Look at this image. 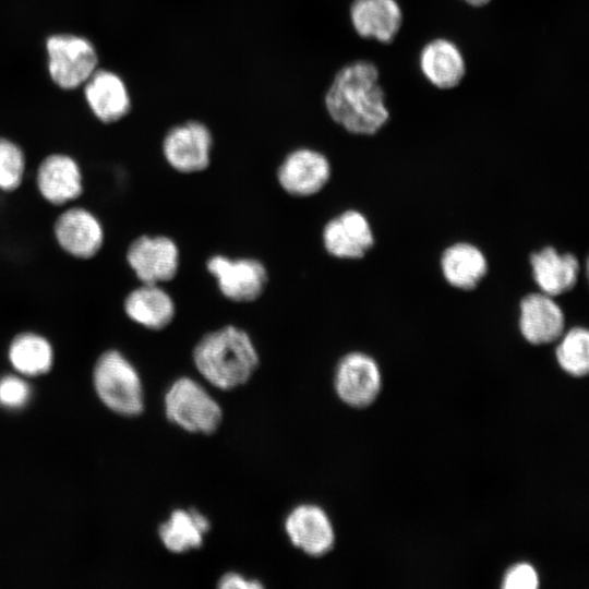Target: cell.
<instances>
[{"instance_id": "obj_1", "label": "cell", "mask_w": 589, "mask_h": 589, "mask_svg": "<svg viewBox=\"0 0 589 589\" xmlns=\"http://www.w3.org/2000/svg\"><path fill=\"white\" fill-rule=\"evenodd\" d=\"M329 119L353 135H374L390 118L378 67L366 59L345 63L323 97Z\"/></svg>"}, {"instance_id": "obj_2", "label": "cell", "mask_w": 589, "mask_h": 589, "mask_svg": "<svg viewBox=\"0 0 589 589\" xmlns=\"http://www.w3.org/2000/svg\"><path fill=\"white\" fill-rule=\"evenodd\" d=\"M193 364L212 386L231 390L247 384L260 363L250 334L229 324L202 336L192 350Z\"/></svg>"}, {"instance_id": "obj_3", "label": "cell", "mask_w": 589, "mask_h": 589, "mask_svg": "<svg viewBox=\"0 0 589 589\" xmlns=\"http://www.w3.org/2000/svg\"><path fill=\"white\" fill-rule=\"evenodd\" d=\"M93 375L96 392L107 407L124 416L142 412L141 377L123 352L115 348L105 349L95 361Z\"/></svg>"}, {"instance_id": "obj_4", "label": "cell", "mask_w": 589, "mask_h": 589, "mask_svg": "<svg viewBox=\"0 0 589 589\" xmlns=\"http://www.w3.org/2000/svg\"><path fill=\"white\" fill-rule=\"evenodd\" d=\"M168 420L185 432L212 434L221 424L223 410L217 400L190 376L175 380L165 394Z\"/></svg>"}, {"instance_id": "obj_5", "label": "cell", "mask_w": 589, "mask_h": 589, "mask_svg": "<svg viewBox=\"0 0 589 589\" xmlns=\"http://www.w3.org/2000/svg\"><path fill=\"white\" fill-rule=\"evenodd\" d=\"M180 260L178 243L163 232L140 233L125 250V262L140 284L166 286L177 277Z\"/></svg>"}, {"instance_id": "obj_6", "label": "cell", "mask_w": 589, "mask_h": 589, "mask_svg": "<svg viewBox=\"0 0 589 589\" xmlns=\"http://www.w3.org/2000/svg\"><path fill=\"white\" fill-rule=\"evenodd\" d=\"M214 135L209 127L196 119L170 127L161 140L165 164L173 171L193 175L206 170L212 163Z\"/></svg>"}, {"instance_id": "obj_7", "label": "cell", "mask_w": 589, "mask_h": 589, "mask_svg": "<svg viewBox=\"0 0 589 589\" xmlns=\"http://www.w3.org/2000/svg\"><path fill=\"white\" fill-rule=\"evenodd\" d=\"M205 267L220 294L237 303L257 300L268 283L266 266L255 257L214 254L206 260Z\"/></svg>"}, {"instance_id": "obj_8", "label": "cell", "mask_w": 589, "mask_h": 589, "mask_svg": "<svg viewBox=\"0 0 589 589\" xmlns=\"http://www.w3.org/2000/svg\"><path fill=\"white\" fill-rule=\"evenodd\" d=\"M48 69L52 81L64 89L85 83L95 72L97 53L81 36L58 34L47 39Z\"/></svg>"}, {"instance_id": "obj_9", "label": "cell", "mask_w": 589, "mask_h": 589, "mask_svg": "<svg viewBox=\"0 0 589 589\" xmlns=\"http://www.w3.org/2000/svg\"><path fill=\"white\" fill-rule=\"evenodd\" d=\"M330 177L332 165L328 157L310 146H299L288 152L276 170L278 185L293 197L318 194Z\"/></svg>"}, {"instance_id": "obj_10", "label": "cell", "mask_w": 589, "mask_h": 589, "mask_svg": "<svg viewBox=\"0 0 589 589\" xmlns=\"http://www.w3.org/2000/svg\"><path fill=\"white\" fill-rule=\"evenodd\" d=\"M52 229L60 249L75 259H91L104 242V229L98 217L75 203L61 209Z\"/></svg>"}, {"instance_id": "obj_11", "label": "cell", "mask_w": 589, "mask_h": 589, "mask_svg": "<svg viewBox=\"0 0 589 589\" xmlns=\"http://www.w3.org/2000/svg\"><path fill=\"white\" fill-rule=\"evenodd\" d=\"M381 372L376 361L363 352H349L337 363L334 386L337 396L348 406L371 405L381 390Z\"/></svg>"}, {"instance_id": "obj_12", "label": "cell", "mask_w": 589, "mask_h": 589, "mask_svg": "<svg viewBox=\"0 0 589 589\" xmlns=\"http://www.w3.org/2000/svg\"><path fill=\"white\" fill-rule=\"evenodd\" d=\"M35 183L45 201L64 207L75 202L83 192L81 166L70 154L49 153L38 163Z\"/></svg>"}, {"instance_id": "obj_13", "label": "cell", "mask_w": 589, "mask_h": 589, "mask_svg": "<svg viewBox=\"0 0 589 589\" xmlns=\"http://www.w3.org/2000/svg\"><path fill=\"white\" fill-rule=\"evenodd\" d=\"M284 527L291 544L306 555H325L335 544L330 518L316 504L303 503L293 507L286 516Z\"/></svg>"}, {"instance_id": "obj_14", "label": "cell", "mask_w": 589, "mask_h": 589, "mask_svg": "<svg viewBox=\"0 0 589 589\" xmlns=\"http://www.w3.org/2000/svg\"><path fill=\"white\" fill-rule=\"evenodd\" d=\"M322 244L333 257H363L374 243L368 218L359 211L347 209L327 220L322 229Z\"/></svg>"}, {"instance_id": "obj_15", "label": "cell", "mask_w": 589, "mask_h": 589, "mask_svg": "<svg viewBox=\"0 0 589 589\" xmlns=\"http://www.w3.org/2000/svg\"><path fill=\"white\" fill-rule=\"evenodd\" d=\"M122 308L130 322L149 333L166 329L177 314L173 297L158 284H137L125 294Z\"/></svg>"}, {"instance_id": "obj_16", "label": "cell", "mask_w": 589, "mask_h": 589, "mask_svg": "<svg viewBox=\"0 0 589 589\" xmlns=\"http://www.w3.org/2000/svg\"><path fill=\"white\" fill-rule=\"evenodd\" d=\"M418 67L423 79L438 91L458 87L467 75V61L459 46L446 37L428 40L419 51Z\"/></svg>"}, {"instance_id": "obj_17", "label": "cell", "mask_w": 589, "mask_h": 589, "mask_svg": "<svg viewBox=\"0 0 589 589\" xmlns=\"http://www.w3.org/2000/svg\"><path fill=\"white\" fill-rule=\"evenodd\" d=\"M348 17L360 38L383 45L395 41L405 22L398 0H352Z\"/></svg>"}, {"instance_id": "obj_18", "label": "cell", "mask_w": 589, "mask_h": 589, "mask_svg": "<svg viewBox=\"0 0 589 589\" xmlns=\"http://www.w3.org/2000/svg\"><path fill=\"white\" fill-rule=\"evenodd\" d=\"M564 326V313L552 296L537 292L521 300L519 328L529 342H551L562 335Z\"/></svg>"}, {"instance_id": "obj_19", "label": "cell", "mask_w": 589, "mask_h": 589, "mask_svg": "<svg viewBox=\"0 0 589 589\" xmlns=\"http://www.w3.org/2000/svg\"><path fill=\"white\" fill-rule=\"evenodd\" d=\"M85 83L86 100L94 116L103 123H116L130 112V94L118 74L105 70L95 71Z\"/></svg>"}, {"instance_id": "obj_20", "label": "cell", "mask_w": 589, "mask_h": 589, "mask_svg": "<svg viewBox=\"0 0 589 589\" xmlns=\"http://www.w3.org/2000/svg\"><path fill=\"white\" fill-rule=\"evenodd\" d=\"M533 278L541 292L558 296L570 290L579 274V263L570 253H558L548 247L530 257Z\"/></svg>"}, {"instance_id": "obj_21", "label": "cell", "mask_w": 589, "mask_h": 589, "mask_svg": "<svg viewBox=\"0 0 589 589\" xmlns=\"http://www.w3.org/2000/svg\"><path fill=\"white\" fill-rule=\"evenodd\" d=\"M7 358L17 373L38 376L48 373L52 368L55 349L45 335L34 330H22L10 339Z\"/></svg>"}, {"instance_id": "obj_22", "label": "cell", "mask_w": 589, "mask_h": 589, "mask_svg": "<svg viewBox=\"0 0 589 589\" xmlns=\"http://www.w3.org/2000/svg\"><path fill=\"white\" fill-rule=\"evenodd\" d=\"M211 529L208 518L197 509H175L159 527V537L167 550L185 553L199 549Z\"/></svg>"}, {"instance_id": "obj_23", "label": "cell", "mask_w": 589, "mask_h": 589, "mask_svg": "<svg viewBox=\"0 0 589 589\" xmlns=\"http://www.w3.org/2000/svg\"><path fill=\"white\" fill-rule=\"evenodd\" d=\"M441 268L446 281L459 289L474 288L485 276L488 262L476 245L459 242L448 247L442 255Z\"/></svg>"}, {"instance_id": "obj_24", "label": "cell", "mask_w": 589, "mask_h": 589, "mask_svg": "<svg viewBox=\"0 0 589 589\" xmlns=\"http://www.w3.org/2000/svg\"><path fill=\"white\" fill-rule=\"evenodd\" d=\"M556 359L564 371L582 376L589 371V333L584 327H574L563 337L556 349Z\"/></svg>"}, {"instance_id": "obj_25", "label": "cell", "mask_w": 589, "mask_h": 589, "mask_svg": "<svg viewBox=\"0 0 589 589\" xmlns=\"http://www.w3.org/2000/svg\"><path fill=\"white\" fill-rule=\"evenodd\" d=\"M26 168V157L21 145L14 140L0 135V191L11 192L22 183Z\"/></svg>"}, {"instance_id": "obj_26", "label": "cell", "mask_w": 589, "mask_h": 589, "mask_svg": "<svg viewBox=\"0 0 589 589\" xmlns=\"http://www.w3.org/2000/svg\"><path fill=\"white\" fill-rule=\"evenodd\" d=\"M29 385L21 377L12 374L0 378V405L16 409L23 407L29 399Z\"/></svg>"}, {"instance_id": "obj_27", "label": "cell", "mask_w": 589, "mask_h": 589, "mask_svg": "<svg viewBox=\"0 0 589 589\" xmlns=\"http://www.w3.org/2000/svg\"><path fill=\"white\" fill-rule=\"evenodd\" d=\"M539 578L536 569L529 564H517L504 577L505 589H536Z\"/></svg>"}, {"instance_id": "obj_28", "label": "cell", "mask_w": 589, "mask_h": 589, "mask_svg": "<svg viewBox=\"0 0 589 589\" xmlns=\"http://www.w3.org/2000/svg\"><path fill=\"white\" fill-rule=\"evenodd\" d=\"M218 587L221 589H253L262 588L263 585L256 579L248 578L239 573L229 572L221 576Z\"/></svg>"}, {"instance_id": "obj_29", "label": "cell", "mask_w": 589, "mask_h": 589, "mask_svg": "<svg viewBox=\"0 0 589 589\" xmlns=\"http://www.w3.org/2000/svg\"><path fill=\"white\" fill-rule=\"evenodd\" d=\"M460 1H462L465 4L471 8L479 9V8H483L488 5L489 3H491L492 0H460Z\"/></svg>"}]
</instances>
